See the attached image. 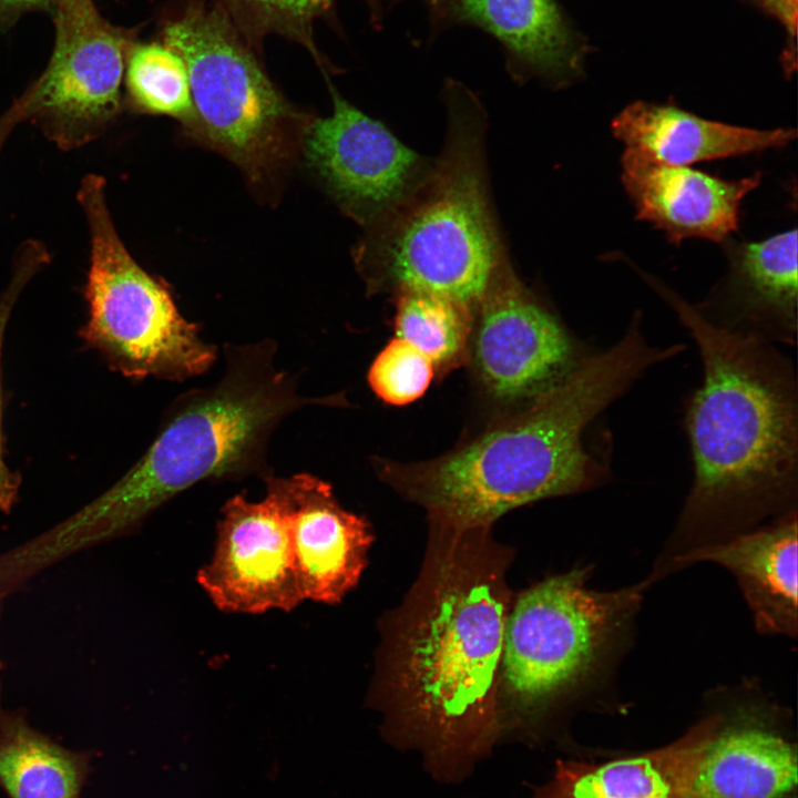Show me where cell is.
I'll return each mask as SVG.
<instances>
[{"instance_id": "cell-15", "label": "cell", "mask_w": 798, "mask_h": 798, "mask_svg": "<svg viewBox=\"0 0 798 798\" xmlns=\"http://www.w3.org/2000/svg\"><path fill=\"white\" fill-rule=\"evenodd\" d=\"M622 183L636 217L678 244L687 238L727 242L737 231L743 200L755 190L761 173L725 180L682 165L654 161L625 149Z\"/></svg>"}, {"instance_id": "cell-24", "label": "cell", "mask_w": 798, "mask_h": 798, "mask_svg": "<svg viewBox=\"0 0 798 798\" xmlns=\"http://www.w3.org/2000/svg\"><path fill=\"white\" fill-rule=\"evenodd\" d=\"M468 306L444 296L416 290L400 293L396 314L397 337L433 364H449L464 349Z\"/></svg>"}, {"instance_id": "cell-16", "label": "cell", "mask_w": 798, "mask_h": 798, "mask_svg": "<svg viewBox=\"0 0 798 798\" xmlns=\"http://www.w3.org/2000/svg\"><path fill=\"white\" fill-rule=\"evenodd\" d=\"M436 25L464 24L492 35L516 81L560 85L581 72L583 48L555 0H424Z\"/></svg>"}, {"instance_id": "cell-21", "label": "cell", "mask_w": 798, "mask_h": 798, "mask_svg": "<svg viewBox=\"0 0 798 798\" xmlns=\"http://www.w3.org/2000/svg\"><path fill=\"white\" fill-rule=\"evenodd\" d=\"M85 754L70 750L18 715L0 718V787L9 798H80Z\"/></svg>"}, {"instance_id": "cell-18", "label": "cell", "mask_w": 798, "mask_h": 798, "mask_svg": "<svg viewBox=\"0 0 798 798\" xmlns=\"http://www.w3.org/2000/svg\"><path fill=\"white\" fill-rule=\"evenodd\" d=\"M719 295L723 326L765 340L794 342L797 330V229L759 242L730 243Z\"/></svg>"}, {"instance_id": "cell-4", "label": "cell", "mask_w": 798, "mask_h": 798, "mask_svg": "<svg viewBox=\"0 0 798 798\" xmlns=\"http://www.w3.org/2000/svg\"><path fill=\"white\" fill-rule=\"evenodd\" d=\"M401 638L388 737L443 784L464 780L503 730L498 700L508 606L497 577L450 557Z\"/></svg>"}, {"instance_id": "cell-2", "label": "cell", "mask_w": 798, "mask_h": 798, "mask_svg": "<svg viewBox=\"0 0 798 798\" xmlns=\"http://www.w3.org/2000/svg\"><path fill=\"white\" fill-rule=\"evenodd\" d=\"M225 370L211 386L178 395L155 438L124 475L78 512L34 538V551L52 565L96 544L126 535L158 508L203 481L273 474L269 439L290 413L331 398L304 396L298 376L275 364L266 338L225 344Z\"/></svg>"}, {"instance_id": "cell-22", "label": "cell", "mask_w": 798, "mask_h": 798, "mask_svg": "<svg viewBox=\"0 0 798 798\" xmlns=\"http://www.w3.org/2000/svg\"><path fill=\"white\" fill-rule=\"evenodd\" d=\"M131 104L144 112L178 119L191 127L194 105L184 61L163 43L135 41L125 61Z\"/></svg>"}, {"instance_id": "cell-25", "label": "cell", "mask_w": 798, "mask_h": 798, "mask_svg": "<svg viewBox=\"0 0 798 798\" xmlns=\"http://www.w3.org/2000/svg\"><path fill=\"white\" fill-rule=\"evenodd\" d=\"M432 365L421 351L397 337L374 360L368 381L383 401L406 405L424 393L433 376Z\"/></svg>"}, {"instance_id": "cell-12", "label": "cell", "mask_w": 798, "mask_h": 798, "mask_svg": "<svg viewBox=\"0 0 798 798\" xmlns=\"http://www.w3.org/2000/svg\"><path fill=\"white\" fill-rule=\"evenodd\" d=\"M196 580L227 613L290 612L305 601L287 522L270 494L224 503L212 556Z\"/></svg>"}, {"instance_id": "cell-17", "label": "cell", "mask_w": 798, "mask_h": 798, "mask_svg": "<svg viewBox=\"0 0 798 798\" xmlns=\"http://www.w3.org/2000/svg\"><path fill=\"white\" fill-rule=\"evenodd\" d=\"M797 511L771 524L674 559L662 579L698 562L725 567L735 577L761 634L797 637Z\"/></svg>"}, {"instance_id": "cell-29", "label": "cell", "mask_w": 798, "mask_h": 798, "mask_svg": "<svg viewBox=\"0 0 798 798\" xmlns=\"http://www.w3.org/2000/svg\"><path fill=\"white\" fill-rule=\"evenodd\" d=\"M765 10L777 18L794 41L797 27V0H756Z\"/></svg>"}, {"instance_id": "cell-19", "label": "cell", "mask_w": 798, "mask_h": 798, "mask_svg": "<svg viewBox=\"0 0 798 798\" xmlns=\"http://www.w3.org/2000/svg\"><path fill=\"white\" fill-rule=\"evenodd\" d=\"M626 149L659 163L689 164L779 149L796 137L795 130H757L710 121L674 105L637 101L611 124Z\"/></svg>"}, {"instance_id": "cell-6", "label": "cell", "mask_w": 798, "mask_h": 798, "mask_svg": "<svg viewBox=\"0 0 798 798\" xmlns=\"http://www.w3.org/2000/svg\"><path fill=\"white\" fill-rule=\"evenodd\" d=\"M575 567L526 590L508 613L501 683L519 720L534 722L565 698L611 690L634 640L646 580L613 591L589 586Z\"/></svg>"}, {"instance_id": "cell-27", "label": "cell", "mask_w": 798, "mask_h": 798, "mask_svg": "<svg viewBox=\"0 0 798 798\" xmlns=\"http://www.w3.org/2000/svg\"><path fill=\"white\" fill-rule=\"evenodd\" d=\"M58 0H0V31L11 29L29 12L52 13Z\"/></svg>"}, {"instance_id": "cell-23", "label": "cell", "mask_w": 798, "mask_h": 798, "mask_svg": "<svg viewBox=\"0 0 798 798\" xmlns=\"http://www.w3.org/2000/svg\"><path fill=\"white\" fill-rule=\"evenodd\" d=\"M231 21L253 50L270 34L306 48L323 68L327 65L314 40L318 19H332L335 0H206Z\"/></svg>"}, {"instance_id": "cell-20", "label": "cell", "mask_w": 798, "mask_h": 798, "mask_svg": "<svg viewBox=\"0 0 798 798\" xmlns=\"http://www.w3.org/2000/svg\"><path fill=\"white\" fill-rule=\"evenodd\" d=\"M696 727L673 744L644 753L602 761L559 759L532 798H686Z\"/></svg>"}, {"instance_id": "cell-1", "label": "cell", "mask_w": 798, "mask_h": 798, "mask_svg": "<svg viewBox=\"0 0 798 798\" xmlns=\"http://www.w3.org/2000/svg\"><path fill=\"white\" fill-rule=\"evenodd\" d=\"M643 277L690 332L704 367L686 417L694 480L653 567L659 574L689 551L797 511V380L794 365L768 340L714 321L656 278Z\"/></svg>"}, {"instance_id": "cell-11", "label": "cell", "mask_w": 798, "mask_h": 798, "mask_svg": "<svg viewBox=\"0 0 798 798\" xmlns=\"http://www.w3.org/2000/svg\"><path fill=\"white\" fill-rule=\"evenodd\" d=\"M699 720L686 776V798H790L797 749L779 709L753 692Z\"/></svg>"}, {"instance_id": "cell-28", "label": "cell", "mask_w": 798, "mask_h": 798, "mask_svg": "<svg viewBox=\"0 0 798 798\" xmlns=\"http://www.w3.org/2000/svg\"><path fill=\"white\" fill-rule=\"evenodd\" d=\"M32 101L29 92H24L0 115V151L13 129L21 122L30 120Z\"/></svg>"}, {"instance_id": "cell-9", "label": "cell", "mask_w": 798, "mask_h": 798, "mask_svg": "<svg viewBox=\"0 0 798 798\" xmlns=\"http://www.w3.org/2000/svg\"><path fill=\"white\" fill-rule=\"evenodd\" d=\"M52 14L51 57L27 88L30 121L70 151L98 139L119 114L126 54L139 28L112 24L94 0H58Z\"/></svg>"}, {"instance_id": "cell-14", "label": "cell", "mask_w": 798, "mask_h": 798, "mask_svg": "<svg viewBox=\"0 0 798 798\" xmlns=\"http://www.w3.org/2000/svg\"><path fill=\"white\" fill-rule=\"evenodd\" d=\"M287 522L306 600L335 604L358 583L372 541L368 523L336 500L329 483L310 473L263 479Z\"/></svg>"}, {"instance_id": "cell-30", "label": "cell", "mask_w": 798, "mask_h": 798, "mask_svg": "<svg viewBox=\"0 0 798 798\" xmlns=\"http://www.w3.org/2000/svg\"><path fill=\"white\" fill-rule=\"evenodd\" d=\"M374 12L379 11L382 8L386 0H365Z\"/></svg>"}, {"instance_id": "cell-10", "label": "cell", "mask_w": 798, "mask_h": 798, "mask_svg": "<svg viewBox=\"0 0 798 798\" xmlns=\"http://www.w3.org/2000/svg\"><path fill=\"white\" fill-rule=\"evenodd\" d=\"M329 91L332 113L307 125L305 155L341 209L366 228L406 198L432 162L350 104L331 83Z\"/></svg>"}, {"instance_id": "cell-5", "label": "cell", "mask_w": 798, "mask_h": 798, "mask_svg": "<svg viewBox=\"0 0 798 798\" xmlns=\"http://www.w3.org/2000/svg\"><path fill=\"white\" fill-rule=\"evenodd\" d=\"M444 103L440 155L406 198L366 227L354 258L372 288L426 291L469 307L505 253L489 195L484 109L454 81Z\"/></svg>"}, {"instance_id": "cell-26", "label": "cell", "mask_w": 798, "mask_h": 798, "mask_svg": "<svg viewBox=\"0 0 798 798\" xmlns=\"http://www.w3.org/2000/svg\"><path fill=\"white\" fill-rule=\"evenodd\" d=\"M50 254L39 241H27L18 249L14 258L12 275L6 289L0 296V511L9 513L16 505L19 497L21 477L6 462L3 449V398L1 359L4 334L13 307L30 279L50 262Z\"/></svg>"}, {"instance_id": "cell-7", "label": "cell", "mask_w": 798, "mask_h": 798, "mask_svg": "<svg viewBox=\"0 0 798 798\" xmlns=\"http://www.w3.org/2000/svg\"><path fill=\"white\" fill-rule=\"evenodd\" d=\"M78 201L91 245L83 291L88 318L79 331L85 346L111 370L134 381H184L207 372L217 360V347L182 316L168 286L131 256L112 222L105 180L84 176Z\"/></svg>"}, {"instance_id": "cell-3", "label": "cell", "mask_w": 798, "mask_h": 798, "mask_svg": "<svg viewBox=\"0 0 798 798\" xmlns=\"http://www.w3.org/2000/svg\"><path fill=\"white\" fill-rule=\"evenodd\" d=\"M681 351L649 345L637 313L614 346L576 364L507 423L434 461L386 470L458 530L595 487L606 471L585 450L584 429L647 369Z\"/></svg>"}, {"instance_id": "cell-13", "label": "cell", "mask_w": 798, "mask_h": 798, "mask_svg": "<svg viewBox=\"0 0 798 798\" xmlns=\"http://www.w3.org/2000/svg\"><path fill=\"white\" fill-rule=\"evenodd\" d=\"M479 303L475 364L495 397H536L575 366L565 329L518 279L505 257Z\"/></svg>"}, {"instance_id": "cell-8", "label": "cell", "mask_w": 798, "mask_h": 798, "mask_svg": "<svg viewBox=\"0 0 798 798\" xmlns=\"http://www.w3.org/2000/svg\"><path fill=\"white\" fill-rule=\"evenodd\" d=\"M161 37L185 63L196 136L256 181L291 156L305 117L222 11L192 0L164 21Z\"/></svg>"}, {"instance_id": "cell-31", "label": "cell", "mask_w": 798, "mask_h": 798, "mask_svg": "<svg viewBox=\"0 0 798 798\" xmlns=\"http://www.w3.org/2000/svg\"><path fill=\"white\" fill-rule=\"evenodd\" d=\"M1 602H2V598H0V606H1ZM2 715H3V713H2V710H1V708H0V718L2 717Z\"/></svg>"}]
</instances>
